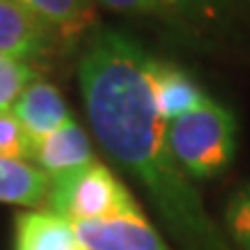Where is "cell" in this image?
Masks as SVG:
<instances>
[{"instance_id":"6","label":"cell","mask_w":250,"mask_h":250,"mask_svg":"<svg viewBox=\"0 0 250 250\" xmlns=\"http://www.w3.org/2000/svg\"><path fill=\"white\" fill-rule=\"evenodd\" d=\"M30 162L37 169L44 171L49 179H54V176L67 174L72 169L93 165L95 153H93L88 132L74 118H70L51 134L33 142Z\"/></svg>"},{"instance_id":"2","label":"cell","mask_w":250,"mask_h":250,"mask_svg":"<svg viewBox=\"0 0 250 250\" xmlns=\"http://www.w3.org/2000/svg\"><path fill=\"white\" fill-rule=\"evenodd\" d=\"M167 139L190 179H213L234 160L236 121L229 109L206 98L197 109L167 123Z\"/></svg>"},{"instance_id":"4","label":"cell","mask_w":250,"mask_h":250,"mask_svg":"<svg viewBox=\"0 0 250 250\" xmlns=\"http://www.w3.org/2000/svg\"><path fill=\"white\" fill-rule=\"evenodd\" d=\"M61 46L58 35L30 9L14 0H0V56L35 67Z\"/></svg>"},{"instance_id":"5","label":"cell","mask_w":250,"mask_h":250,"mask_svg":"<svg viewBox=\"0 0 250 250\" xmlns=\"http://www.w3.org/2000/svg\"><path fill=\"white\" fill-rule=\"evenodd\" d=\"M107 9L130 17L160 19L186 28H218L229 21L234 0H98Z\"/></svg>"},{"instance_id":"11","label":"cell","mask_w":250,"mask_h":250,"mask_svg":"<svg viewBox=\"0 0 250 250\" xmlns=\"http://www.w3.org/2000/svg\"><path fill=\"white\" fill-rule=\"evenodd\" d=\"M151 88L158 111L167 123L197 109L206 100V95L192 81L190 74H186L176 65L158 61V58H153L151 65Z\"/></svg>"},{"instance_id":"3","label":"cell","mask_w":250,"mask_h":250,"mask_svg":"<svg viewBox=\"0 0 250 250\" xmlns=\"http://www.w3.org/2000/svg\"><path fill=\"white\" fill-rule=\"evenodd\" d=\"M44 204L46 211L70 220L72 225L144 215L142 206L123 181L100 162L54 176Z\"/></svg>"},{"instance_id":"1","label":"cell","mask_w":250,"mask_h":250,"mask_svg":"<svg viewBox=\"0 0 250 250\" xmlns=\"http://www.w3.org/2000/svg\"><path fill=\"white\" fill-rule=\"evenodd\" d=\"M153 56L132 35L95 28L79 61V86L102 151L151 197L183 250H234L206 213L167 139V121L151 88Z\"/></svg>"},{"instance_id":"7","label":"cell","mask_w":250,"mask_h":250,"mask_svg":"<svg viewBox=\"0 0 250 250\" xmlns=\"http://www.w3.org/2000/svg\"><path fill=\"white\" fill-rule=\"evenodd\" d=\"M88 250H169L146 215L74 225Z\"/></svg>"},{"instance_id":"9","label":"cell","mask_w":250,"mask_h":250,"mask_svg":"<svg viewBox=\"0 0 250 250\" xmlns=\"http://www.w3.org/2000/svg\"><path fill=\"white\" fill-rule=\"evenodd\" d=\"M12 114L19 118L33 142L51 134L72 118L61 90L44 79H35L21 93V98L12 107Z\"/></svg>"},{"instance_id":"10","label":"cell","mask_w":250,"mask_h":250,"mask_svg":"<svg viewBox=\"0 0 250 250\" xmlns=\"http://www.w3.org/2000/svg\"><path fill=\"white\" fill-rule=\"evenodd\" d=\"M54 30L62 46H74L98 28L95 0H14Z\"/></svg>"},{"instance_id":"8","label":"cell","mask_w":250,"mask_h":250,"mask_svg":"<svg viewBox=\"0 0 250 250\" xmlns=\"http://www.w3.org/2000/svg\"><path fill=\"white\" fill-rule=\"evenodd\" d=\"M12 250H88L77 227L46 208L21 211L14 218Z\"/></svg>"},{"instance_id":"15","label":"cell","mask_w":250,"mask_h":250,"mask_svg":"<svg viewBox=\"0 0 250 250\" xmlns=\"http://www.w3.org/2000/svg\"><path fill=\"white\" fill-rule=\"evenodd\" d=\"M30 153H33V139L19 123V118L12 111L0 114V155L9 160L30 162Z\"/></svg>"},{"instance_id":"12","label":"cell","mask_w":250,"mask_h":250,"mask_svg":"<svg viewBox=\"0 0 250 250\" xmlns=\"http://www.w3.org/2000/svg\"><path fill=\"white\" fill-rule=\"evenodd\" d=\"M51 179L33 162L9 160L0 155V204L42 206L49 195Z\"/></svg>"},{"instance_id":"14","label":"cell","mask_w":250,"mask_h":250,"mask_svg":"<svg viewBox=\"0 0 250 250\" xmlns=\"http://www.w3.org/2000/svg\"><path fill=\"white\" fill-rule=\"evenodd\" d=\"M225 225L234 246L239 250H250V183L232 195L225 208Z\"/></svg>"},{"instance_id":"13","label":"cell","mask_w":250,"mask_h":250,"mask_svg":"<svg viewBox=\"0 0 250 250\" xmlns=\"http://www.w3.org/2000/svg\"><path fill=\"white\" fill-rule=\"evenodd\" d=\"M35 79L40 77L33 65L0 56V114L12 111L14 102Z\"/></svg>"}]
</instances>
